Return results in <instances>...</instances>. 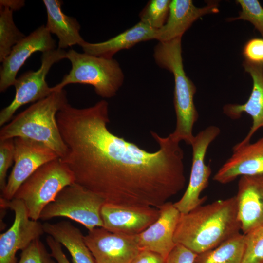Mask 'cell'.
<instances>
[{
	"mask_svg": "<svg viewBox=\"0 0 263 263\" xmlns=\"http://www.w3.org/2000/svg\"><path fill=\"white\" fill-rule=\"evenodd\" d=\"M56 118L67 147L61 160L75 183L106 203L158 208L184 188V151L170 134L150 132L159 146L153 152L113 134L104 100L80 109L68 103Z\"/></svg>",
	"mask_w": 263,
	"mask_h": 263,
	"instance_id": "obj_1",
	"label": "cell"
},
{
	"mask_svg": "<svg viewBox=\"0 0 263 263\" xmlns=\"http://www.w3.org/2000/svg\"><path fill=\"white\" fill-rule=\"evenodd\" d=\"M240 230L234 196L181 214L174 241L198 254L218 246L240 233Z\"/></svg>",
	"mask_w": 263,
	"mask_h": 263,
	"instance_id": "obj_2",
	"label": "cell"
},
{
	"mask_svg": "<svg viewBox=\"0 0 263 263\" xmlns=\"http://www.w3.org/2000/svg\"><path fill=\"white\" fill-rule=\"evenodd\" d=\"M67 93L62 89L31 105L16 116L0 131V140L22 137L42 143L63 158L67 147L56 121L57 112L67 103Z\"/></svg>",
	"mask_w": 263,
	"mask_h": 263,
	"instance_id": "obj_3",
	"label": "cell"
},
{
	"mask_svg": "<svg viewBox=\"0 0 263 263\" xmlns=\"http://www.w3.org/2000/svg\"><path fill=\"white\" fill-rule=\"evenodd\" d=\"M182 38L159 42L154 49L157 65L172 73L174 79L173 104L176 116V127L170 134L180 142L191 145L194 136L193 126L199 114L194 102L196 88L184 71L181 47Z\"/></svg>",
	"mask_w": 263,
	"mask_h": 263,
	"instance_id": "obj_4",
	"label": "cell"
},
{
	"mask_svg": "<svg viewBox=\"0 0 263 263\" xmlns=\"http://www.w3.org/2000/svg\"><path fill=\"white\" fill-rule=\"evenodd\" d=\"M67 59L72 68L62 80L51 87V91H58L70 84L93 86L99 96L109 98L114 96L122 86L124 75L118 62L113 58H106L79 53L73 49L67 52Z\"/></svg>",
	"mask_w": 263,
	"mask_h": 263,
	"instance_id": "obj_5",
	"label": "cell"
},
{
	"mask_svg": "<svg viewBox=\"0 0 263 263\" xmlns=\"http://www.w3.org/2000/svg\"><path fill=\"white\" fill-rule=\"evenodd\" d=\"M74 183L73 172L58 158L36 170L20 186L14 198L21 200L30 218L38 221L44 207L62 189Z\"/></svg>",
	"mask_w": 263,
	"mask_h": 263,
	"instance_id": "obj_6",
	"label": "cell"
},
{
	"mask_svg": "<svg viewBox=\"0 0 263 263\" xmlns=\"http://www.w3.org/2000/svg\"><path fill=\"white\" fill-rule=\"evenodd\" d=\"M106 202L101 197L74 183L62 189L42 211L39 219L66 217L82 224L88 231L103 227L101 208Z\"/></svg>",
	"mask_w": 263,
	"mask_h": 263,
	"instance_id": "obj_7",
	"label": "cell"
},
{
	"mask_svg": "<svg viewBox=\"0 0 263 263\" xmlns=\"http://www.w3.org/2000/svg\"><path fill=\"white\" fill-rule=\"evenodd\" d=\"M66 57L67 52L58 48L43 53L41 65L38 70L29 71L17 78L14 85L15 97L0 112V126L7 122L21 106L43 99L53 93L46 81V76L55 63Z\"/></svg>",
	"mask_w": 263,
	"mask_h": 263,
	"instance_id": "obj_8",
	"label": "cell"
},
{
	"mask_svg": "<svg viewBox=\"0 0 263 263\" xmlns=\"http://www.w3.org/2000/svg\"><path fill=\"white\" fill-rule=\"evenodd\" d=\"M220 133L219 128L210 126L194 136L191 144L192 166L187 188L181 199L173 203L181 214H186L202 205L207 197H201L202 192L208 186L211 174L209 165L205 162L207 150Z\"/></svg>",
	"mask_w": 263,
	"mask_h": 263,
	"instance_id": "obj_9",
	"label": "cell"
},
{
	"mask_svg": "<svg viewBox=\"0 0 263 263\" xmlns=\"http://www.w3.org/2000/svg\"><path fill=\"white\" fill-rule=\"evenodd\" d=\"M0 206L13 210L15 217L11 226L0 234V263H17L18 251L23 250L45 233L43 224L30 218L21 200H7L0 197Z\"/></svg>",
	"mask_w": 263,
	"mask_h": 263,
	"instance_id": "obj_10",
	"label": "cell"
},
{
	"mask_svg": "<svg viewBox=\"0 0 263 263\" xmlns=\"http://www.w3.org/2000/svg\"><path fill=\"white\" fill-rule=\"evenodd\" d=\"M14 142V166L2 191V198L11 200L22 184L43 165L60 158L44 144L28 138L16 137Z\"/></svg>",
	"mask_w": 263,
	"mask_h": 263,
	"instance_id": "obj_11",
	"label": "cell"
},
{
	"mask_svg": "<svg viewBox=\"0 0 263 263\" xmlns=\"http://www.w3.org/2000/svg\"><path fill=\"white\" fill-rule=\"evenodd\" d=\"M96 263H131L140 251L137 235L110 232L95 227L84 236Z\"/></svg>",
	"mask_w": 263,
	"mask_h": 263,
	"instance_id": "obj_12",
	"label": "cell"
},
{
	"mask_svg": "<svg viewBox=\"0 0 263 263\" xmlns=\"http://www.w3.org/2000/svg\"><path fill=\"white\" fill-rule=\"evenodd\" d=\"M56 49V41L51 34L41 25L16 44L2 62L0 71V92L14 85L17 75L27 59L33 53H42Z\"/></svg>",
	"mask_w": 263,
	"mask_h": 263,
	"instance_id": "obj_13",
	"label": "cell"
},
{
	"mask_svg": "<svg viewBox=\"0 0 263 263\" xmlns=\"http://www.w3.org/2000/svg\"><path fill=\"white\" fill-rule=\"evenodd\" d=\"M103 227L113 233L138 235L155 222L158 208L105 203L100 211Z\"/></svg>",
	"mask_w": 263,
	"mask_h": 263,
	"instance_id": "obj_14",
	"label": "cell"
},
{
	"mask_svg": "<svg viewBox=\"0 0 263 263\" xmlns=\"http://www.w3.org/2000/svg\"><path fill=\"white\" fill-rule=\"evenodd\" d=\"M158 209L157 220L137 235L138 244L141 250L157 253L166 259L176 244L174 235L181 213L171 202L165 203Z\"/></svg>",
	"mask_w": 263,
	"mask_h": 263,
	"instance_id": "obj_15",
	"label": "cell"
},
{
	"mask_svg": "<svg viewBox=\"0 0 263 263\" xmlns=\"http://www.w3.org/2000/svg\"><path fill=\"white\" fill-rule=\"evenodd\" d=\"M235 196L243 234L263 226V175L240 177Z\"/></svg>",
	"mask_w": 263,
	"mask_h": 263,
	"instance_id": "obj_16",
	"label": "cell"
},
{
	"mask_svg": "<svg viewBox=\"0 0 263 263\" xmlns=\"http://www.w3.org/2000/svg\"><path fill=\"white\" fill-rule=\"evenodd\" d=\"M232 151L215 174L214 181L225 184L239 176L263 175V137L253 143L236 144Z\"/></svg>",
	"mask_w": 263,
	"mask_h": 263,
	"instance_id": "obj_17",
	"label": "cell"
},
{
	"mask_svg": "<svg viewBox=\"0 0 263 263\" xmlns=\"http://www.w3.org/2000/svg\"><path fill=\"white\" fill-rule=\"evenodd\" d=\"M243 66L252 79V88L247 100L244 104H227L223 107V113L231 119H239L243 113L251 116L252 125L245 138L236 144L243 145L250 142L251 137L263 128V65L254 64L244 61Z\"/></svg>",
	"mask_w": 263,
	"mask_h": 263,
	"instance_id": "obj_18",
	"label": "cell"
},
{
	"mask_svg": "<svg viewBox=\"0 0 263 263\" xmlns=\"http://www.w3.org/2000/svg\"><path fill=\"white\" fill-rule=\"evenodd\" d=\"M218 12V4L214 2L199 8L191 0H172L166 22L157 30L156 39L165 42L182 38L197 19L206 14Z\"/></svg>",
	"mask_w": 263,
	"mask_h": 263,
	"instance_id": "obj_19",
	"label": "cell"
},
{
	"mask_svg": "<svg viewBox=\"0 0 263 263\" xmlns=\"http://www.w3.org/2000/svg\"><path fill=\"white\" fill-rule=\"evenodd\" d=\"M157 30L139 21L106 41L98 43L85 41L81 47L84 52L88 54L113 58V56L119 51L129 49L141 42L156 39Z\"/></svg>",
	"mask_w": 263,
	"mask_h": 263,
	"instance_id": "obj_20",
	"label": "cell"
},
{
	"mask_svg": "<svg viewBox=\"0 0 263 263\" xmlns=\"http://www.w3.org/2000/svg\"><path fill=\"white\" fill-rule=\"evenodd\" d=\"M46 9V28L58 38V48L64 50L75 45L80 46L85 41L80 34V25L77 19L62 11L63 2L59 0H43Z\"/></svg>",
	"mask_w": 263,
	"mask_h": 263,
	"instance_id": "obj_21",
	"label": "cell"
},
{
	"mask_svg": "<svg viewBox=\"0 0 263 263\" xmlns=\"http://www.w3.org/2000/svg\"><path fill=\"white\" fill-rule=\"evenodd\" d=\"M45 233L64 246L71 255L73 263H96L87 246L81 230L67 221L43 224Z\"/></svg>",
	"mask_w": 263,
	"mask_h": 263,
	"instance_id": "obj_22",
	"label": "cell"
},
{
	"mask_svg": "<svg viewBox=\"0 0 263 263\" xmlns=\"http://www.w3.org/2000/svg\"><path fill=\"white\" fill-rule=\"evenodd\" d=\"M244 235L240 233L218 246L197 254L194 263H242Z\"/></svg>",
	"mask_w": 263,
	"mask_h": 263,
	"instance_id": "obj_23",
	"label": "cell"
},
{
	"mask_svg": "<svg viewBox=\"0 0 263 263\" xmlns=\"http://www.w3.org/2000/svg\"><path fill=\"white\" fill-rule=\"evenodd\" d=\"M13 11L0 6V62L10 54L13 47L25 36L15 25Z\"/></svg>",
	"mask_w": 263,
	"mask_h": 263,
	"instance_id": "obj_24",
	"label": "cell"
},
{
	"mask_svg": "<svg viewBox=\"0 0 263 263\" xmlns=\"http://www.w3.org/2000/svg\"><path fill=\"white\" fill-rule=\"evenodd\" d=\"M171 0H150L139 14L140 22L155 30L161 28L167 20Z\"/></svg>",
	"mask_w": 263,
	"mask_h": 263,
	"instance_id": "obj_25",
	"label": "cell"
},
{
	"mask_svg": "<svg viewBox=\"0 0 263 263\" xmlns=\"http://www.w3.org/2000/svg\"><path fill=\"white\" fill-rule=\"evenodd\" d=\"M244 235L242 263H263V226Z\"/></svg>",
	"mask_w": 263,
	"mask_h": 263,
	"instance_id": "obj_26",
	"label": "cell"
},
{
	"mask_svg": "<svg viewBox=\"0 0 263 263\" xmlns=\"http://www.w3.org/2000/svg\"><path fill=\"white\" fill-rule=\"evenodd\" d=\"M242 10L236 18H229L228 20L243 19L251 22L260 32L263 38V8L257 0H237Z\"/></svg>",
	"mask_w": 263,
	"mask_h": 263,
	"instance_id": "obj_27",
	"label": "cell"
},
{
	"mask_svg": "<svg viewBox=\"0 0 263 263\" xmlns=\"http://www.w3.org/2000/svg\"><path fill=\"white\" fill-rule=\"evenodd\" d=\"M46 247L38 238L22 250L18 263H56Z\"/></svg>",
	"mask_w": 263,
	"mask_h": 263,
	"instance_id": "obj_28",
	"label": "cell"
},
{
	"mask_svg": "<svg viewBox=\"0 0 263 263\" xmlns=\"http://www.w3.org/2000/svg\"><path fill=\"white\" fill-rule=\"evenodd\" d=\"M14 139L0 140V189L3 191L6 185L8 169L14 161Z\"/></svg>",
	"mask_w": 263,
	"mask_h": 263,
	"instance_id": "obj_29",
	"label": "cell"
},
{
	"mask_svg": "<svg viewBox=\"0 0 263 263\" xmlns=\"http://www.w3.org/2000/svg\"><path fill=\"white\" fill-rule=\"evenodd\" d=\"M245 61L258 65H263V38H253L249 39L243 49Z\"/></svg>",
	"mask_w": 263,
	"mask_h": 263,
	"instance_id": "obj_30",
	"label": "cell"
},
{
	"mask_svg": "<svg viewBox=\"0 0 263 263\" xmlns=\"http://www.w3.org/2000/svg\"><path fill=\"white\" fill-rule=\"evenodd\" d=\"M197 254L176 244L165 259V263H194Z\"/></svg>",
	"mask_w": 263,
	"mask_h": 263,
	"instance_id": "obj_31",
	"label": "cell"
},
{
	"mask_svg": "<svg viewBox=\"0 0 263 263\" xmlns=\"http://www.w3.org/2000/svg\"><path fill=\"white\" fill-rule=\"evenodd\" d=\"M131 263H165V259L157 253L142 249Z\"/></svg>",
	"mask_w": 263,
	"mask_h": 263,
	"instance_id": "obj_32",
	"label": "cell"
},
{
	"mask_svg": "<svg viewBox=\"0 0 263 263\" xmlns=\"http://www.w3.org/2000/svg\"><path fill=\"white\" fill-rule=\"evenodd\" d=\"M46 242L50 249L52 256L57 263H71L64 253L60 243L49 235L46 238Z\"/></svg>",
	"mask_w": 263,
	"mask_h": 263,
	"instance_id": "obj_33",
	"label": "cell"
},
{
	"mask_svg": "<svg viewBox=\"0 0 263 263\" xmlns=\"http://www.w3.org/2000/svg\"><path fill=\"white\" fill-rule=\"evenodd\" d=\"M25 5L23 0H0V6L6 7L13 11L19 10Z\"/></svg>",
	"mask_w": 263,
	"mask_h": 263,
	"instance_id": "obj_34",
	"label": "cell"
}]
</instances>
